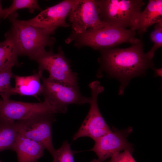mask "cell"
Here are the masks:
<instances>
[{
  "label": "cell",
  "instance_id": "6da1fadb",
  "mask_svg": "<svg viewBox=\"0 0 162 162\" xmlns=\"http://www.w3.org/2000/svg\"><path fill=\"white\" fill-rule=\"evenodd\" d=\"M143 46V42L140 39L127 48L99 50L100 73L105 72L119 82V95L124 94V89L131 79L144 76L148 69L154 67L152 59L144 53Z\"/></svg>",
  "mask_w": 162,
  "mask_h": 162
},
{
  "label": "cell",
  "instance_id": "7a4b0ae2",
  "mask_svg": "<svg viewBox=\"0 0 162 162\" xmlns=\"http://www.w3.org/2000/svg\"><path fill=\"white\" fill-rule=\"evenodd\" d=\"M18 15L15 11L8 16L12 26L6 33L14 41L19 55L27 56L34 60L46 51V46H51L55 39L44 29L18 20Z\"/></svg>",
  "mask_w": 162,
  "mask_h": 162
},
{
  "label": "cell",
  "instance_id": "3957f363",
  "mask_svg": "<svg viewBox=\"0 0 162 162\" xmlns=\"http://www.w3.org/2000/svg\"><path fill=\"white\" fill-rule=\"evenodd\" d=\"M74 40L76 47L88 46L100 50L112 48L123 43L134 44L140 39L136 37L135 31L106 25L98 29H89L81 34L68 38L66 42L69 43Z\"/></svg>",
  "mask_w": 162,
  "mask_h": 162
},
{
  "label": "cell",
  "instance_id": "277c9868",
  "mask_svg": "<svg viewBox=\"0 0 162 162\" xmlns=\"http://www.w3.org/2000/svg\"><path fill=\"white\" fill-rule=\"evenodd\" d=\"M99 16L105 24L134 31L145 3L142 0H97Z\"/></svg>",
  "mask_w": 162,
  "mask_h": 162
},
{
  "label": "cell",
  "instance_id": "5b68a950",
  "mask_svg": "<svg viewBox=\"0 0 162 162\" xmlns=\"http://www.w3.org/2000/svg\"><path fill=\"white\" fill-rule=\"evenodd\" d=\"M57 53L51 48L45 51L34 60L38 64V71L45 70L49 73L48 77L53 81L66 85L78 87L77 74L71 69L69 61L65 56L61 47Z\"/></svg>",
  "mask_w": 162,
  "mask_h": 162
},
{
  "label": "cell",
  "instance_id": "8992f818",
  "mask_svg": "<svg viewBox=\"0 0 162 162\" xmlns=\"http://www.w3.org/2000/svg\"><path fill=\"white\" fill-rule=\"evenodd\" d=\"M89 87L91 91L90 109L80 128L73 136V141L80 137H88L94 141L111 130L102 116L98 104V96L104 91V87L98 80L91 82Z\"/></svg>",
  "mask_w": 162,
  "mask_h": 162
},
{
  "label": "cell",
  "instance_id": "52a82bcc",
  "mask_svg": "<svg viewBox=\"0 0 162 162\" xmlns=\"http://www.w3.org/2000/svg\"><path fill=\"white\" fill-rule=\"evenodd\" d=\"M63 113L47 100L42 102L16 101L9 98L2 99L0 104V120L15 122L41 114Z\"/></svg>",
  "mask_w": 162,
  "mask_h": 162
},
{
  "label": "cell",
  "instance_id": "ba28073f",
  "mask_svg": "<svg viewBox=\"0 0 162 162\" xmlns=\"http://www.w3.org/2000/svg\"><path fill=\"white\" fill-rule=\"evenodd\" d=\"M54 114H41L16 121L18 133L41 145L52 155L55 149L52 140Z\"/></svg>",
  "mask_w": 162,
  "mask_h": 162
},
{
  "label": "cell",
  "instance_id": "9c48e42d",
  "mask_svg": "<svg viewBox=\"0 0 162 162\" xmlns=\"http://www.w3.org/2000/svg\"><path fill=\"white\" fill-rule=\"evenodd\" d=\"M44 99L62 110L67 112V106L74 104L83 105L90 103L91 98L82 95L78 87L66 85L43 76L41 79Z\"/></svg>",
  "mask_w": 162,
  "mask_h": 162
},
{
  "label": "cell",
  "instance_id": "30bf717a",
  "mask_svg": "<svg viewBox=\"0 0 162 162\" xmlns=\"http://www.w3.org/2000/svg\"><path fill=\"white\" fill-rule=\"evenodd\" d=\"M68 17L73 31L68 38L81 34L89 29L108 25L100 19L97 0H77Z\"/></svg>",
  "mask_w": 162,
  "mask_h": 162
},
{
  "label": "cell",
  "instance_id": "8fae6325",
  "mask_svg": "<svg viewBox=\"0 0 162 162\" xmlns=\"http://www.w3.org/2000/svg\"><path fill=\"white\" fill-rule=\"evenodd\" d=\"M133 130L130 127L121 130L112 127L110 131L94 141V146L89 150L95 153L100 162H104L116 153L124 150L132 154L133 145L127 139Z\"/></svg>",
  "mask_w": 162,
  "mask_h": 162
},
{
  "label": "cell",
  "instance_id": "7c38bea8",
  "mask_svg": "<svg viewBox=\"0 0 162 162\" xmlns=\"http://www.w3.org/2000/svg\"><path fill=\"white\" fill-rule=\"evenodd\" d=\"M77 0H65L42 10L29 20H23L27 24L42 28L50 35L59 27H67L70 25L66 20Z\"/></svg>",
  "mask_w": 162,
  "mask_h": 162
},
{
  "label": "cell",
  "instance_id": "4fadbf2b",
  "mask_svg": "<svg viewBox=\"0 0 162 162\" xmlns=\"http://www.w3.org/2000/svg\"><path fill=\"white\" fill-rule=\"evenodd\" d=\"M45 149L40 144L18 133L11 150L16 154L17 162H38Z\"/></svg>",
  "mask_w": 162,
  "mask_h": 162
},
{
  "label": "cell",
  "instance_id": "5bb4252c",
  "mask_svg": "<svg viewBox=\"0 0 162 162\" xmlns=\"http://www.w3.org/2000/svg\"><path fill=\"white\" fill-rule=\"evenodd\" d=\"M42 77L43 72L38 71L28 76L14 74L15 86L12 89L13 95L31 96L38 99V95L42 94L43 92V85L40 82Z\"/></svg>",
  "mask_w": 162,
  "mask_h": 162
},
{
  "label": "cell",
  "instance_id": "9a60e30c",
  "mask_svg": "<svg viewBox=\"0 0 162 162\" xmlns=\"http://www.w3.org/2000/svg\"><path fill=\"white\" fill-rule=\"evenodd\" d=\"M162 22V0H149L139 14L134 31L139 34L146 32L151 26Z\"/></svg>",
  "mask_w": 162,
  "mask_h": 162
},
{
  "label": "cell",
  "instance_id": "2e32d148",
  "mask_svg": "<svg viewBox=\"0 0 162 162\" xmlns=\"http://www.w3.org/2000/svg\"><path fill=\"white\" fill-rule=\"evenodd\" d=\"M5 40L0 42V70L8 67L19 66V55L16 44L11 37L6 33Z\"/></svg>",
  "mask_w": 162,
  "mask_h": 162
},
{
  "label": "cell",
  "instance_id": "e0dca14e",
  "mask_svg": "<svg viewBox=\"0 0 162 162\" xmlns=\"http://www.w3.org/2000/svg\"><path fill=\"white\" fill-rule=\"evenodd\" d=\"M18 134L16 121L0 120V152L12 150Z\"/></svg>",
  "mask_w": 162,
  "mask_h": 162
},
{
  "label": "cell",
  "instance_id": "ac0fdd59",
  "mask_svg": "<svg viewBox=\"0 0 162 162\" xmlns=\"http://www.w3.org/2000/svg\"><path fill=\"white\" fill-rule=\"evenodd\" d=\"M13 67H8L0 70V95L2 98H9L14 95L10 80L14 74L12 71Z\"/></svg>",
  "mask_w": 162,
  "mask_h": 162
},
{
  "label": "cell",
  "instance_id": "d6986e66",
  "mask_svg": "<svg viewBox=\"0 0 162 162\" xmlns=\"http://www.w3.org/2000/svg\"><path fill=\"white\" fill-rule=\"evenodd\" d=\"M28 9L29 12L34 13L35 10H41L38 1L36 0H14L9 8L4 9L3 19L8 17L17 10Z\"/></svg>",
  "mask_w": 162,
  "mask_h": 162
},
{
  "label": "cell",
  "instance_id": "ffe728a7",
  "mask_svg": "<svg viewBox=\"0 0 162 162\" xmlns=\"http://www.w3.org/2000/svg\"><path fill=\"white\" fill-rule=\"evenodd\" d=\"M75 153V152L71 149L68 142L65 141L52 155L53 158L52 162H74Z\"/></svg>",
  "mask_w": 162,
  "mask_h": 162
},
{
  "label": "cell",
  "instance_id": "44dd1931",
  "mask_svg": "<svg viewBox=\"0 0 162 162\" xmlns=\"http://www.w3.org/2000/svg\"><path fill=\"white\" fill-rule=\"evenodd\" d=\"M150 38L153 45L146 54L149 58L152 59L156 51L162 46V22L156 24L150 34Z\"/></svg>",
  "mask_w": 162,
  "mask_h": 162
},
{
  "label": "cell",
  "instance_id": "7402d4cb",
  "mask_svg": "<svg viewBox=\"0 0 162 162\" xmlns=\"http://www.w3.org/2000/svg\"><path fill=\"white\" fill-rule=\"evenodd\" d=\"M107 162H136L129 151L124 150L113 154Z\"/></svg>",
  "mask_w": 162,
  "mask_h": 162
},
{
  "label": "cell",
  "instance_id": "603a6c76",
  "mask_svg": "<svg viewBox=\"0 0 162 162\" xmlns=\"http://www.w3.org/2000/svg\"><path fill=\"white\" fill-rule=\"evenodd\" d=\"M155 71V74L156 76H162V68H159L154 69Z\"/></svg>",
  "mask_w": 162,
  "mask_h": 162
},
{
  "label": "cell",
  "instance_id": "cb8c5ba5",
  "mask_svg": "<svg viewBox=\"0 0 162 162\" xmlns=\"http://www.w3.org/2000/svg\"><path fill=\"white\" fill-rule=\"evenodd\" d=\"M4 16V9L2 7L1 1H0V18H3Z\"/></svg>",
  "mask_w": 162,
  "mask_h": 162
},
{
  "label": "cell",
  "instance_id": "d4e9b609",
  "mask_svg": "<svg viewBox=\"0 0 162 162\" xmlns=\"http://www.w3.org/2000/svg\"><path fill=\"white\" fill-rule=\"evenodd\" d=\"M91 162H100V161L98 159H95L92 160Z\"/></svg>",
  "mask_w": 162,
  "mask_h": 162
},
{
  "label": "cell",
  "instance_id": "484cf974",
  "mask_svg": "<svg viewBox=\"0 0 162 162\" xmlns=\"http://www.w3.org/2000/svg\"><path fill=\"white\" fill-rule=\"evenodd\" d=\"M1 101H2V99H0V103H1Z\"/></svg>",
  "mask_w": 162,
  "mask_h": 162
},
{
  "label": "cell",
  "instance_id": "4316f807",
  "mask_svg": "<svg viewBox=\"0 0 162 162\" xmlns=\"http://www.w3.org/2000/svg\"><path fill=\"white\" fill-rule=\"evenodd\" d=\"M0 162H3L0 159Z\"/></svg>",
  "mask_w": 162,
  "mask_h": 162
}]
</instances>
